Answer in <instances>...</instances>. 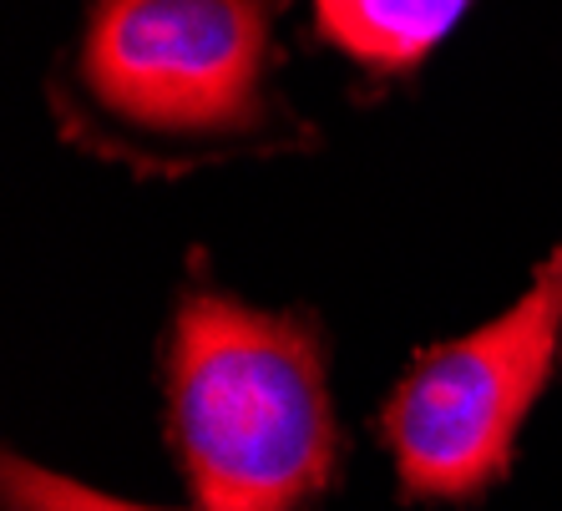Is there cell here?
Listing matches in <instances>:
<instances>
[{
    "mask_svg": "<svg viewBox=\"0 0 562 511\" xmlns=\"http://www.w3.org/2000/svg\"><path fill=\"white\" fill-rule=\"evenodd\" d=\"M471 0H314L319 31L375 71H406L461 21Z\"/></svg>",
    "mask_w": 562,
    "mask_h": 511,
    "instance_id": "277c9868",
    "label": "cell"
},
{
    "mask_svg": "<svg viewBox=\"0 0 562 511\" xmlns=\"http://www.w3.org/2000/svg\"><path fill=\"white\" fill-rule=\"evenodd\" d=\"M5 511H147V507H132V501H117L106 491L71 481V476L41 472L31 461L11 456L5 461Z\"/></svg>",
    "mask_w": 562,
    "mask_h": 511,
    "instance_id": "5b68a950",
    "label": "cell"
},
{
    "mask_svg": "<svg viewBox=\"0 0 562 511\" xmlns=\"http://www.w3.org/2000/svg\"><path fill=\"white\" fill-rule=\"evenodd\" d=\"M168 431L203 511H300L335 472L319 329L188 294L168 344Z\"/></svg>",
    "mask_w": 562,
    "mask_h": 511,
    "instance_id": "6da1fadb",
    "label": "cell"
},
{
    "mask_svg": "<svg viewBox=\"0 0 562 511\" xmlns=\"http://www.w3.org/2000/svg\"><path fill=\"white\" fill-rule=\"evenodd\" d=\"M562 340V243L502 319L420 354L380 410L406 501H467L507 476Z\"/></svg>",
    "mask_w": 562,
    "mask_h": 511,
    "instance_id": "7a4b0ae2",
    "label": "cell"
},
{
    "mask_svg": "<svg viewBox=\"0 0 562 511\" xmlns=\"http://www.w3.org/2000/svg\"><path fill=\"white\" fill-rule=\"evenodd\" d=\"M263 0H97L81 71L117 117L157 132H244L263 112Z\"/></svg>",
    "mask_w": 562,
    "mask_h": 511,
    "instance_id": "3957f363",
    "label": "cell"
}]
</instances>
